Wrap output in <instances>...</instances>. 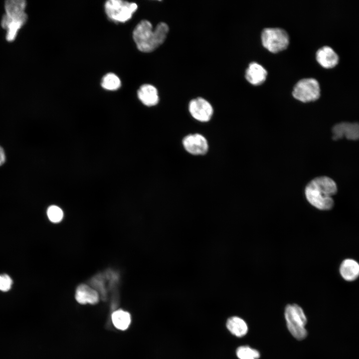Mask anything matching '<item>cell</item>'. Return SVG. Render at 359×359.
Masks as SVG:
<instances>
[{
  "label": "cell",
  "instance_id": "obj_1",
  "mask_svg": "<svg viewBox=\"0 0 359 359\" xmlns=\"http://www.w3.org/2000/svg\"><path fill=\"white\" fill-rule=\"evenodd\" d=\"M169 31V27L165 22L159 23L154 29L150 21L144 19L135 27L133 38L140 51L151 52L164 42Z\"/></svg>",
  "mask_w": 359,
  "mask_h": 359
},
{
  "label": "cell",
  "instance_id": "obj_2",
  "mask_svg": "<svg viewBox=\"0 0 359 359\" xmlns=\"http://www.w3.org/2000/svg\"><path fill=\"white\" fill-rule=\"evenodd\" d=\"M337 192L336 182L330 178L319 177L309 182L305 189L308 202L322 210L331 209L334 205L332 196Z\"/></svg>",
  "mask_w": 359,
  "mask_h": 359
},
{
  "label": "cell",
  "instance_id": "obj_3",
  "mask_svg": "<svg viewBox=\"0 0 359 359\" xmlns=\"http://www.w3.org/2000/svg\"><path fill=\"white\" fill-rule=\"evenodd\" d=\"M26 2L24 0H8L5 1V14L1 21V26L6 30V39L8 42L15 40L17 32L27 20L24 10Z\"/></svg>",
  "mask_w": 359,
  "mask_h": 359
},
{
  "label": "cell",
  "instance_id": "obj_4",
  "mask_svg": "<svg viewBox=\"0 0 359 359\" xmlns=\"http://www.w3.org/2000/svg\"><path fill=\"white\" fill-rule=\"evenodd\" d=\"M285 318L288 329L295 338L301 340L306 337L307 319L301 307L295 304L288 305L285 310Z\"/></svg>",
  "mask_w": 359,
  "mask_h": 359
},
{
  "label": "cell",
  "instance_id": "obj_5",
  "mask_svg": "<svg viewBox=\"0 0 359 359\" xmlns=\"http://www.w3.org/2000/svg\"><path fill=\"white\" fill-rule=\"evenodd\" d=\"M138 8L133 2L109 0L105 2L104 9L109 19L116 23H124L130 19Z\"/></svg>",
  "mask_w": 359,
  "mask_h": 359
},
{
  "label": "cell",
  "instance_id": "obj_6",
  "mask_svg": "<svg viewBox=\"0 0 359 359\" xmlns=\"http://www.w3.org/2000/svg\"><path fill=\"white\" fill-rule=\"evenodd\" d=\"M262 43L271 52L276 53L285 49L289 43L287 32L281 28H264L261 33Z\"/></svg>",
  "mask_w": 359,
  "mask_h": 359
},
{
  "label": "cell",
  "instance_id": "obj_7",
  "mask_svg": "<svg viewBox=\"0 0 359 359\" xmlns=\"http://www.w3.org/2000/svg\"><path fill=\"white\" fill-rule=\"evenodd\" d=\"M321 89L318 81L313 78H306L299 80L295 85L292 92L293 97L303 102H309L318 99Z\"/></svg>",
  "mask_w": 359,
  "mask_h": 359
},
{
  "label": "cell",
  "instance_id": "obj_8",
  "mask_svg": "<svg viewBox=\"0 0 359 359\" xmlns=\"http://www.w3.org/2000/svg\"><path fill=\"white\" fill-rule=\"evenodd\" d=\"M188 110L193 118L201 122L210 120L213 112L210 103L201 97L191 100L189 103Z\"/></svg>",
  "mask_w": 359,
  "mask_h": 359
},
{
  "label": "cell",
  "instance_id": "obj_9",
  "mask_svg": "<svg viewBox=\"0 0 359 359\" xmlns=\"http://www.w3.org/2000/svg\"><path fill=\"white\" fill-rule=\"evenodd\" d=\"M182 144L185 150L194 155H204L208 149L207 140L199 134L186 136L183 139Z\"/></svg>",
  "mask_w": 359,
  "mask_h": 359
},
{
  "label": "cell",
  "instance_id": "obj_10",
  "mask_svg": "<svg viewBox=\"0 0 359 359\" xmlns=\"http://www.w3.org/2000/svg\"><path fill=\"white\" fill-rule=\"evenodd\" d=\"M335 140L345 137L349 140L359 139V123L342 122L335 125L332 129Z\"/></svg>",
  "mask_w": 359,
  "mask_h": 359
},
{
  "label": "cell",
  "instance_id": "obj_11",
  "mask_svg": "<svg viewBox=\"0 0 359 359\" xmlns=\"http://www.w3.org/2000/svg\"><path fill=\"white\" fill-rule=\"evenodd\" d=\"M316 58L323 67L331 69L335 67L340 62V56L331 46L325 45L317 51Z\"/></svg>",
  "mask_w": 359,
  "mask_h": 359
},
{
  "label": "cell",
  "instance_id": "obj_12",
  "mask_svg": "<svg viewBox=\"0 0 359 359\" xmlns=\"http://www.w3.org/2000/svg\"><path fill=\"white\" fill-rule=\"evenodd\" d=\"M339 273L346 281H355L359 278V262L351 258L344 259L339 266Z\"/></svg>",
  "mask_w": 359,
  "mask_h": 359
},
{
  "label": "cell",
  "instance_id": "obj_13",
  "mask_svg": "<svg viewBox=\"0 0 359 359\" xmlns=\"http://www.w3.org/2000/svg\"><path fill=\"white\" fill-rule=\"evenodd\" d=\"M75 299L81 304H97L100 299L99 294L95 289L86 284L79 285L75 292Z\"/></svg>",
  "mask_w": 359,
  "mask_h": 359
},
{
  "label": "cell",
  "instance_id": "obj_14",
  "mask_svg": "<svg viewBox=\"0 0 359 359\" xmlns=\"http://www.w3.org/2000/svg\"><path fill=\"white\" fill-rule=\"evenodd\" d=\"M267 75V71L264 67L256 62H253L249 64L245 76L251 84L259 85L265 81Z\"/></svg>",
  "mask_w": 359,
  "mask_h": 359
},
{
  "label": "cell",
  "instance_id": "obj_15",
  "mask_svg": "<svg viewBox=\"0 0 359 359\" xmlns=\"http://www.w3.org/2000/svg\"><path fill=\"white\" fill-rule=\"evenodd\" d=\"M139 99L145 105L151 107L157 105L159 101L158 91L153 85L143 84L137 91Z\"/></svg>",
  "mask_w": 359,
  "mask_h": 359
},
{
  "label": "cell",
  "instance_id": "obj_16",
  "mask_svg": "<svg viewBox=\"0 0 359 359\" xmlns=\"http://www.w3.org/2000/svg\"><path fill=\"white\" fill-rule=\"evenodd\" d=\"M111 318L114 326L121 331L127 329L131 322L130 314L128 312L121 309L113 311Z\"/></svg>",
  "mask_w": 359,
  "mask_h": 359
},
{
  "label": "cell",
  "instance_id": "obj_17",
  "mask_svg": "<svg viewBox=\"0 0 359 359\" xmlns=\"http://www.w3.org/2000/svg\"><path fill=\"white\" fill-rule=\"evenodd\" d=\"M226 327L230 332L234 336L241 337L248 332V326L241 318L234 316L229 318L226 322Z\"/></svg>",
  "mask_w": 359,
  "mask_h": 359
},
{
  "label": "cell",
  "instance_id": "obj_18",
  "mask_svg": "<svg viewBox=\"0 0 359 359\" xmlns=\"http://www.w3.org/2000/svg\"><path fill=\"white\" fill-rule=\"evenodd\" d=\"M101 85L103 88L109 91H115L121 86L120 78L113 73H108L102 78Z\"/></svg>",
  "mask_w": 359,
  "mask_h": 359
},
{
  "label": "cell",
  "instance_id": "obj_19",
  "mask_svg": "<svg viewBox=\"0 0 359 359\" xmlns=\"http://www.w3.org/2000/svg\"><path fill=\"white\" fill-rule=\"evenodd\" d=\"M236 355L239 359H257L260 357L257 350L248 346L239 347L236 350Z\"/></svg>",
  "mask_w": 359,
  "mask_h": 359
},
{
  "label": "cell",
  "instance_id": "obj_20",
  "mask_svg": "<svg viewBox=\"0 0 359 359\" xmlns=\"http://www.w3.org/2000/svg\"><path fill=\"white\" fill-rule=\"evenodd\" d=\"M47 215L49 220L53 223L60 222L63 217L62 210L56 205L50 206L47 209Z\"/></svg>",
  "mask_w": 359,
  "mask_h": 359
},
{
  "label": "cell",
  "instance_id": "obj_21",
  "mask_svg": "<svg viewBox=\"0 0 359 359\" xmlns=\"http://www.w3.org/2000/svg\"><path fill=\"white\" fill-rule=\"evenodd\" d=\"M12 280L7 274H0V290L8 291L11 287Z\"/></svg>",
  "mask_w": 359,
  "mask_h": 359
},
{
  "label": "cell",
  "instance_id": "obj_22",
  "mask_svg": "<svg viewBox=\"0 0 359 359\" xmlns=\"http://www.w3.org/2000/svg\"><path fill=\"white\" fill-rule=\"evenodd\" d=\"M5 161V155L2 148L0 146V166L4 164Z\"/></svg>",
  "mask_w": 359,
  "mask_h": 359
}]
</instances>
